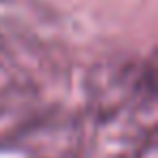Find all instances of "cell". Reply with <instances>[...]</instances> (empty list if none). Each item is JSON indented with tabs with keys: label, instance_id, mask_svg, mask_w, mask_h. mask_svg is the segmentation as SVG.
Here are the masks:
<instances>
[]
</instances>
